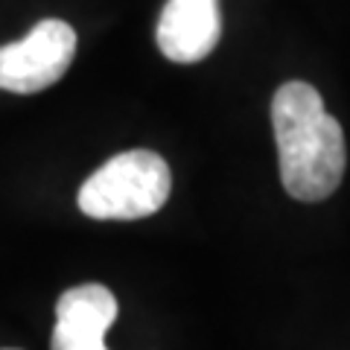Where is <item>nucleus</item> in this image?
Here are the masks:
<instances>
[{
  "mask_svg": "<svg viewBox=\"0 0 350 350\" xmlns=\"http://www.w3.org/2000/svg\"><path fill=\"white\" fill-rule=\"evenodd\" d=\"M170 190V163L152 149H129L108 158L82 184L76 204L91 219L131 222V219H146L158 213L167 204Z\"/></svg>",
  "mask_w": 350,
  "mask_h": 350,
  "instance_id": "nucleus-2",
  "label": "nucleus"
},
{
  "mask_svg": "<svg viewBox=\"0 0 350 350\" xmlns=\"http://www.w3.org/2000/svg\"><path fill=\"white\" fill-rule=\"evenodd\" d=\"M6 350H12V347H6Z\"/></svg>",
  "mask_w": 350,
  "mask_h": 350,
  "instance_id": "nucleus-6",
  "label": "nucleus"
},
{
  "mask_svg": "<svg viewBox=\"0 0 350 350\" xmlns=\"http://www.w3.org/2000/svg\"><path fill=\"white\" fill-rule=\"evenodd\" d=\"M271 129L286 193L298 202L330 199L345 178L347 146L321 94L310 82L280 85L271 96Z\"/></svg>",
  "mask_w": 350,
  "mask_h": 350,
  "instance_id": "nucleus-1",
  "label": "nucleus"
},
{
  "mask_svg": "<svg viewBox=\"0 0 350 350\" xmlns=\"http://www.w3.org/2000/svg\"><path fill=\"white\" fill-rule=\"evenodd\" d=\"M117 298L103 283H82L56 301L50 350H108L105 333L117 321Z\"/></svg>",
  "mask_w": 350,
  "mask_h": 350,
  "instance_id": "nucleus-4",
  "label": "nucleus"
},
{
  "mask_svg": "<svg viewBox=\"0 0 350 350\" xmlns=\"http://www.w3.org/2000/svg\"><path fill=\"white\" fill-rule=\"evenodd\" d=\"M76 29L68 21L44 18L21 41L0 47V91L38 94L70 70Z\"/></svg>",
  "mask_w": 350,
  "mask_h": 350,
  "instance_id": "nucleus-3",
  "label": "nucleus"
},
{
  "mask_svg": "<svg viewBox=\"0 0 350 350\" xmlns=\"http://www.w3.org/2000/svg\"><path fill=\"white\" fill-rule=\"evenodd\" d=\"M222 36V15L216 0H167L158 18L155 41L163 59L196 64L216 50Z\"/></svg>",
  "mask_w": 350,
  "mask_h": 350,
  "instance_id": "nucleus-5",
  "label": "nucleus"
}]
</instances>
